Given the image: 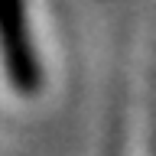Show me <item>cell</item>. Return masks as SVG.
I'll use <instances>...</instances> for the list:
<instances>
[{
	"instance_id": "1",
	"label": "cell",
	"mask_w": 156,
	"mask_h": 156,
	"mask_svg": "<svg viewBox=\"0 0 156 156\" xmlns=\"http://www.w3.org/2000/svg\"><path fill=\"white\" fill-rule=\"evenodd\" d=\"M0 49H3V65H7L10 81L20 91H36L39 62L33 52V42H29L23 0H0Z\"/></svg>"
}]
</instances>
